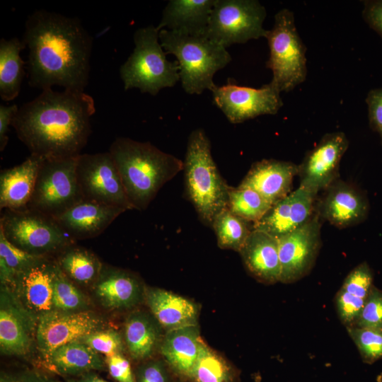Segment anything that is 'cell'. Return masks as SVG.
Wrapping results in <instances>:
<instances>
[{
    "label": "cell",
    "mask_w": 382,
    "mask_h": 382,
    "mask_svg": "<svg viewBox=\"0 0 382 382\" xmlns=\"http://www.w3.org/2000/svg\"><path fill=\"white\" fill-rule=\"evenodd\" d=\"M30 86L84 91L88 83L93 38L77 18L39 9L25 25Z\"/></svg>",
    "instance_id": "6da1fadb"
},
{
    "label": "cell",
    "mask_w": 382,
    "mask_h": 382,
    "mask_svg": "<svg viewBox=\"0 0 382 382\" xmlns=\"http://www.w3.org/2000/svg\"><path fill=\"white\" fill-rule=\"evenodd\" d=\"M95 112L94 99L84 91L49 88L18 108L11 127L30 154L75 157L88 142Z\"/></svg>",
    "instance_id": "7a4b0ae2"
},
{
    "label": "cell",
    "mask_w": 382,
    "mask_h": 382,
    "mask_svg": "<svg viewBox=\"0 0 382 382\" xmlns=\"http://www.w3.org/2000/svg\"><path fill=\"white\" fill-rule=\"evenodd\" d=\"M134 209H146L161 188L183 170V161L150 142L117 137L109 151Z\"/></svg>",
    "instance_id": "3957f363"
},
{
    "label": "cell",
    "mask_w": 382,
    "mask_h": 382,
    "mask_svg": "<svg viewBox=\"0 0 382 382\" xmlns=\"http://www.w3.org/2000/svg\"><path fill=\"white\" fill-rule=\"evenodd\" d=\"M183 170L187 197L201 221L212 226L215 216L228 208L231 187L217 168L210 140L202 128L195 129L189 136Z\"/></svg>",
    "instance_id": "277c9868"
},
{
    "label": "cell",
    "mask_w": 382,
    "mask_h": 382,
    "mask_svg": "<svg viewBox=\"0 0 382 382\" xmlns=\"http://www.w3.org/2000/svg\"><path fill=\"white\" fill-rule=\"evenodd\" d=\"M159 40L166 54L175 57L182 87L190 95L211 91L216 86L213 81L215 74L231 61L226 48L205 36L163 29L159 32Z\"/></svg>",
    "instance_id": "5b68a950"
},
{
    "label": "cell",
    "mask_w": 382,
    "mask_h": 382,
    "mask_svg": "<svg viewBox=\"0 0 382 382\" xmlns=\"http://www.w3.org/2000/svg\"><path fill=\"white\" fill-rule=\"evenodd\" d=\"M159 32L153 25L134 32V50L120 69L125 91L137 88L142 93L156 96L161 89L173 87L180 81L178 62L166 58Z\"/></svg>",
    "instance_id": "8992f818"
},
{
    "label": "cell",
    "mask_w": 382,
    "mask_h": 382,
    "mask_svg": "<svg viewBox=\"0 0 382 382\" xmlns=\"http://www.w3.org/2000/svg\"><path fill=\"white\" fill-rule=\"evenodd\" d=\"M1 211L0 231L10 243L30 254L54 258L75 243L52 216L30 208Z\"/></svg>",
    "instance_id": "52a82bcc"
},
{
    "label": "cell",
    "mask_w": 382,
    "mask_h": 382,
    "mask_svg": "<svg viewBox=\"0 0 382 382\" xmlns=\"http://www.w3.org/2000/svg\"><path fill=\"white\" fill-rule=\"evenodd\" d=\"M265 38L270 49L266 67L272 72L271 82L280 92L290 91L307 75L306 48L298 34L294 13L287 8L279 10Z\"/></svg>",
    "instance_id": "ba28073f"
},
{
    "label": "cell",
    "mask_w": 382,
    "mask_h": 382,
    "mask_svg": "<svg viewBox=\"0 0 382 382\" xmlns=\"http://www.w3.org/2000/svg\"><path fill=\"white\" fill-rule=\"evenodd\" d=\"M77 156L43 160L28 208L55 218L83 199L76 175Z\"/></svg>",
    "instance_id": "9c48e42d"
},
{
    "label": "cell",
    "mask_w": 382,
    "mask_h": 382,
    "mask_svg": "<svg viewBox=\"0 0 382 382\" xmlns=\"http://www.w3.org/2000/svg\"><path fill=\"white\" fill-rule=\"evenodd\" d=\"M265 8L256 0H215L205 37L227 48L265 37Z\"/></svg>",
    "instance_id": "30bf717a"
},
{
    "label": "cell",
    "mask_w": 382,
    "mask_h": 382,
    "mask_svg": "<svg viewBox=\"0 0 382 382\" xmlns=\"http://www.w3.org/2000/svg\"><path fill=\"white\" fill-rule=\"evenodd\" d=\"M76 170L84 199L119 207L125 211L134 209L109 151L79 154Z\"/></svg>",
    "instance_id": "8fae6325"
},
{
    "label": "cell",
    "mask_w": 382,
    "mask_h": 382,
    "mask_svg": "<svg viewBox=\"0 0 382 382\" xmlns=\"http://www.w3.org/2000/svg\"><path fill=\"white\" fill-rule=\"evenodd\" d=\"M214 104L227 120L238 124L263 115H274L283 105L280 91L271 81L259 88L238 85L231 79L211 91Z\"/></svg>",
    "instance_id": "7c38bea8"
},
{
    "label": "cell",
    "mask_w": 382,
    "mask_h": 382,
    "mask_svg": "<svg viewBox=\"0 0 382 382\" xmlns=\"http://www.w3.org/2000/svg\"><path fill=\"white\" fill-rule=\"evenodd\" d=\"M105 321L98 313L85 310L64 312L52 310L41 316L37 323L35 344L43 364L57 348L104 329Z\"/></svg>",
    "instance_id": "4fadbf2b"
},
{
    "label": "cell",
    "mask_w": 382,
    "mask_h": 382,
    "mask_svg": "<svg viewBox=\"0 0 382 382\" xmlns=\"http://www.w3.org/2000/svg\"><path fill=\"white\" fill-rule=\"evenodd\" d=\"M320 219L316 210L303 226L277 238L281 266L280 282H296L311 271L321 247Z\"/></svg>",
    "instance_id": "5bb4252c"
},
{
    "label": "cell",
    "mask_w": 382,
    "mask_h": 382,
    "mask_svg": "<svg viewBox=\"0 0 382 382\" xmlns=\"http://www.w3.org/2000/svg\"><path fill=\"white\" fill-rule=\"evenodd\" d=\"M349 142L342 132L325 134L299 167L300 185L317 194L337 180L341 159Z\"/></svg>",
    "instance_id": "9a60e30c"
},
{
    "label": "cell",
    "mask_w": 382,
    "mask_h": 382,
    "mask_svg": "<svg viewBox=\"0 0 382 382\" xmlns=\"http://www.w3.org/2000/svg\"><path fill=\"white\" fill-rule=\"evenodd\" d=\"M37 319L28 311L8 287L1 285L0 349L8 356H25L35 341Z\"/></svg>",
    "instance_id": "2e32d148"
},
{
    "label": "cell",
    "mask_w": 382,
    "mask_h": 382,
    "mask_svg": "<svg viewBox=\"0 0 382 382\" xmlns=\"http://www.w3.org/2000/svg\"><path fill=\"white\" fill-rule=\"evenodd\" d=\"M57 270L54 257H41L17 274L13 285L8 287L37 320L53 310V285Z\"/></svg>",
    "instance_id": "e0dca14e"
},
{
    "label": "cell",
    "mask_w": 382,
    "mask_h": 382,
    "mask_svg": "<svg viewBox=\"0 0 382 382\" xmlns=\"http://www.w3.org/2000/svg\"><path fill=\"white\" fill-rule=\"evenodd\" d=\"M317 194L303 185L273 204L265 215L252 224L253 230L264 231L275 238L306 224L316 212Z\"/></svg>",
    "instance_id": "ac0fdd59"
},
{
    "label": "cell",
    "mask_w": 382,
    "mask_h": 382,
    "mask_svg": "<svg viewBox=\"0 0 382 382\" xmlns=\"http://www.w3.org/2000/svg\"><path fill=\"white\" fill-rule=\"evenodd\" d=\"M369 209L368 199L361 190L337 179L325 190L316 210L321 219L343 228L364 221Z\"/></svg>",
    "instance_id": "d6986e66"
},
{
    "label": "cell",
    "mask_w": 382,
    "mask_h": 382,
    "mask_svg": "<svg viewBox=\"0 0 382 382\" xmlns=\"http://www.w3.org/2000/svg\"><path fill=\"white\" fill-rule=\"evenodd\" d=\"M125 210L83 199L54 219L75 241L102 233Z\"/></svg>",
    "instance_id": "ffe728a7"
},
{
    "label": "cell",
    "mask_w": 382,
    "mask_h": 382,
    "mask_svg": "<svg viewBox=\"0 0 382 382\" xmlns=\"http://www.w3.org/2000/svg\"><path fill=\"white\" fill-rule=\"evenodd\" d=\"M298 171L291 162L262 159L252 165L239 185L255 190L273 205L291 192Z\"/></svg>",
    "instance_id": "44dd1931"
},
{
    "label": "cell",
    "mask_w": 382,
    "mask_h": 382,
    "mask_svg": "<svg viewBox=\"0 0 382 382\" xmlns=\"http://www.w3.org/2000/svg\"><path fill=\"white\" fill-rule=\"evenodd\" d=\"M45 158L35 154L23 163L0 172V209L19 210L28 208L37 175Z\"/></svg>",
    "instance_id": "7402d4cb"
},
{
    "label": "cell",
    "mask_w": 382,
    "mask_h": 382,
    "mask_svg": "<svg viewBox=\"0 0 382 382\" xmlns=\"http://www.w3.org/2000/svg\"><path fill=\"white\" fill-rule=\"evenodd\" d=\"M239 253L248 272L258 281L265 284L280 282L277 238L264 231L253 230Z\"/></svg>",
    "instance_id": "603a6c76"
},
{
    "label": "cell",
    "mask_w": 382,
    "mask_h": 382,
    "mask_svg": "<svg viewBox=\"0 0 382 382\" xmlns=\"http://www.w3.org/2000/svg\"><path fill=\"white\" fill-rule=\"evenodd\" d=\"M203 343L198 325H188L168 330L159 350L173 374L187 379Z\"/></svg>",
    "instance_id": "cb8c5ba5"
},
{
    "label": "cell",
    "mask_w": 382,
    "mask_h": 382,
    "mask_svg": "<svg viewBox=\"0 0 382 382\" xmlns=\"http://www.w3.org/2000/svg\"><path fill=\"white\" fill-rule=\"evenodd\" d=\"M94 291L100 303L110 309H126L141 299L143 288L139 277L125 270L103 267L94 284Z\"/></svg>",
    "instance_id": "d4e9b609"
},
{
    "label": "cell",
    "mask_w": 382,
    "mask_h": 382,
    "mask_svg": "<svg viewBox=\"0 0 382 382\" xmlns=\"http://www.w3.org/2000/svg\"><path fill=\"white\" fill-rule=\"evenodd\" d=\"M215 0H170L156 26L192 36H204Z\"/></svg>",
    "instance_id": "484cf974"
},
{
    "label": "cell",
    "mask_w": 382,
    "mask_h": 382,
    "mask_svg": "<svg viewBox=\"0 0 382 382\" xmlns=\"http://www.w3.org/2000/svg\"><path fill=\"white\" fill-rule=\"evenodd\" d=\"M149 310L167 331L197 325L198 308L192 301L171 291L148 287L145 290Z\"/></svg>",
    "instance_id": "4316f807"
},
{
    "label": "cell",
    "mask_w": 382,
    "mask_h": 382,
    "mask_svg": "<svg viewBox=\"0 0 382 382\" xmlns=\"http://www.w3.org/2000/svg\"><path fill=\"white\" fill-rule=\"evenodd\" d=\"M161 327L154 316L143 311H134L127 316L124 325L125 342L133 360H148L160 348L163 340Z\"/></svg>",
    "instance_id": "83f0119b"
},
{
    "label": "cell",
    "mask_w": 382,
    "mask_h": 382,
    "mask_svg": "<svg viewBox=\"0 0 382 382\" xmlns=\"http://www.w3.org/2000/svg\"><path fill=\"white\" fill-rule=\"evenodd\" d=\"M44 364L50 371L63 376H79L91 371H102L106 366L98 352L79 340L55 349Z\"/></svg>",
    "instance_id": "f1b7e54d"
},
{
    "label": "cell",
    "mask_w": 382,
    "mask_h": 382,
    "mask_svg": "<svg viewBox=\"0 0 382 382\" xmlns=\"http://www.w3.org/2000/svg\"><path fill=\"white\" fill-rule=\"evenodd\" d=\"M25 47L17 37L0 40V96L4 101L14 100L21 91L25 64L21 52Z\"/></svg>",
    "instance_id": "f546056e"
},
{
    "label": "cell",
    "mask_w": 382,
    "mask_h": 382,
    "mask_svg": "<svg viewBox=\"0 0 382 382\" xmlns=\"http://www.w3.org/2000/svg\"><path fill=\"white\" fill-rule=\"evenodd\" d=\"M54 260L71 281L81 285L94 284L103 267L94 253L74 245L62 250Z\"/></svg>",
    "instance_id": "4dcf8cb0"
},
{
    "label": "cell",
    "mask_w": 382,
    "mask_h": 382,
    "mask_svg": "<svg viewBox=\"0 0 382 382\" xmlns=\"http://www.w3.org/2000/svg\"><path fill=\"white\" fill-rule=\"evenodd\" d=\"M192 382H237L236 369L204 342L189 378Z\"/></svg>",
    "instance_id": "1f68e13d"
},
{
    "label": "cell",
    "mask_w": 382,
    "mask_h": 382,
    "mask_svg": "<svg viewBox=\"0 0 382 382\" xmlns=\"http://www.w3.org/2000/svg\"><path fill=\"white\" fill-rule=\"evenodd\" d=\"M250 224L227 208L215 216L211 227L219 248L239 253L253 231Z\"/></svg>",
    "instance_id": "d6a6232c"
},
{
    "label": "cell",
    "mask_w": 382,
    "mask_h": 382,
    "mask_svg": "<svg viewBox=\"0 0 382 382\" xmlns=\"http://www.w3.org/2000/svg\"><path fill=\"white\" fill-rule=\"evenodd\" d=\"M272 205L255 190L245 187H231L228 209L235 215L254 224L260 220Z\"/></svg>",
    "instance_id": "836d02e7"
},
{
    "label": "cell",
    "mask_w": 382,
    "mask_h": 382,
    "mask_svg": "<svg viewBox=\"0 0 382 382\" xmlns=\"http://www.w3.org/2000/svg\"><path fill=\"white\" fill-rule=\"evenodd\" d=\"M41 256L30 254L10 243L0 231V279L1 284L13 285L17 274L35 263Z\"/></svg>",
    "instance_id": "e575fe53"
},
{
    "label": "cell",
    "mask_w": 382,
    "mask_h": 382,
    "mask_svg": "<svg viewBox=\"0 0 382 382\" xmlns=\"http://www.w3.org/2000/svg\"><path fill=\"white\" fill-rule=\"evenodd\" d=\"M52 304L53 310L64 312L85 311L88 306L86 296L58 265L54 280Z\"/></svg>",
    "instance_id": "d590c367"
},
{
    "label": "cell",
    "mask_w": 382,
    "mask_h": 382,
    "mask_svg": "<svg viewBox=\"0 0 382 382\" xmlns=\"http://www.w3.org/2000/svg\"><path fill=\"white\" fill-rule=\"evenodd\" d=\"M346 329L364 363L371 364L382 359V329L357 327Z\"/></svg>",
    "instance_id": "8d00e7d4"
},
{
    "label": "cell",
    "mask_w": 382,
    "mask_h": 382,
    "mask_svg": "<svg viewBox=\"0 0 382 382\" xmlns=\"http://www.w3.org/2000/svg\"><path fill=\"white\" fill-rule=\"evenodd\" d=\"M79 341L105 357L122 354L125 349L120 334L113 329L97 330L84 336Z\"/></svg>",
    "instance_id": "74e56055"
},
{
    "label": "cell",
    "mask_w": 382,
    "mask_h": 382,
    "mask_svg": "<svg viewBox=\"0 0 382 382\" xmlns=\"http://www.w3.org/2000/svg\"><path fill=\"white\" fill-rule=\"evenodd\" d=\"M374 274L369 265L361 262L345 277L340 289L359 298L366 299L373 286Z\"/></svg>",
    "instance_id": "f35d334b"
},
{
    "label": "cell",
    "mask_w": 382,
    "mask_h": 382,
    "mask_svg": "<svg viewBox=\"0 0 382 382\" xmlns=\"http://www.w3.org/2000/svg\"><path fill=\"white\" fill-rule=\"evenodd\" d=\"M382 329V290L373 285L353 326Z\"/></svg>",
    "instance_id": "ab89813d"
},
{
    "label": "cell",
    "mask_w": 382,
    "mask_h": 382,
    "mask_svg": "<svg viewBox=\"0 0 382 382\" xmlns=\"http://www.w3.org/2000/svg\"><path fill=\"white\" fill-rule=\"evenodd\" d=\"M136 382H175V376L164 359H149L134 371Z\"/></svg>",
    "instance_id": "60d3db41"
},
{
    "label": "cell",
    "mask_w": 382,
    "mask_h": 382,
    "mask_svg": "<svg viewBox=\"0 0 382 382\" xmlns=\"http://www.w3.org/2000/svg\"><path fill=\"white\" fill-rule=\"evenodd\" d=\"M365 301L342 289L338 290L335 296V306L338 318L345 328L354 325Z\"/></svg>",
    "instance_id": "b9f144b4"
},
{
    "label": "cell",
    "mask_w": 382,
    "mask_h": 382,
    "mask_svg": "<svg viewBox=\"0 0 382 382\" xmlns=\"http://www.w3.org/2000/svg\"><path fill=\"white\" fill-rule=\"evenodd\" d=\"M105 361L110 375L117 382H136L130 362L122 354L106 357Z\"/></svg>",
    "instance_id": "7bdbcfd3"
},
{
    "label": "cell",
    "mask_w": 382,
    "mask_h": 382,
    "mask_svg": "<svg viewBox=\"0 0 382 382\" xmlns=\"http://www.w3.org/2000/svg\"><path fill=\"white\" fill-rule=\"evenodd\" d=\"M366 102L370 126L378 134L382 144V88L371 90Z\"/></svg>",
    "instance_id": "ee69618b"
},
{
    "label": "cell",
    "mask_w": 382,
    "mask_h": 382,
    "mask_svg": "<svg viewBox=\"0 0 382 382\" xmlns=\"http://www.w3.org/2000/svg\"><path fill=\"white\" fill-rule=\"evenodd\" d=\"M0 382H60L40 369H26L1 373Z\"/></svg>",
    "instance_id": "f6af8a7d"
},
{
    "label": "cell",
    "mask_w": 382,
    "mask_h": 382,
    "mask_svg": "<svg viewBox=\"0 0 382 382\" xmlns=\"http://www.w3.org/2000/svg\"><path fill=\"white\" fill-rule=\"evenodd\" d=\"M362 16L367 24L382 37V0L365 1Z\"/></svg>",
    "instance_id": "bcb514c9"
},
{
    "label": "cell",
    "mask_w": 382,
    "mask_h": 382,
    "mask_svg": "<svg viewBox=\"0 0 382 382\" xmlns=\"http://www.w3.org/2000/svg\"><path fill=\"white\" fill-rule=\"evenodd\" d=\"M18 106L16 104L11 105H0V151H3L8 141V132L11 126L13 119L16 114Z\"/></svg>",
    "instance_id": "7dc6e473"
},
{
    "label": "cell",
    "mask_w": 382,
    "mask_h": 382,
    "mask_svg": "<svg viewBox=\"0 0 382 382\" xmlns=\"http://www.w3.org/2000/svg\"><path fill=\"white\" fill-rule=\"evenodd\" d=\"M66 382H110L108 381L100 376H98L96 372L91 371L83 375L76 376V378H71L66 380Z\"/></svg>",
    "instance_id": "c3c4849f"
},
{
    "label": "cell",
    "mask_w": 382,
    "mask_h": 382,
    "mask_svg": "<svg viewBox=\"0 0 382 382\" xmlns=\"http://www.w3.org/2000/svg\"><path fill=\"white\" fill-rule=\"evenodd\" d=\"M175 382H192V381L187 378H178V379H176Z\"/></svg>",
    "instance_id": "681fc988"
}]
</instances>
